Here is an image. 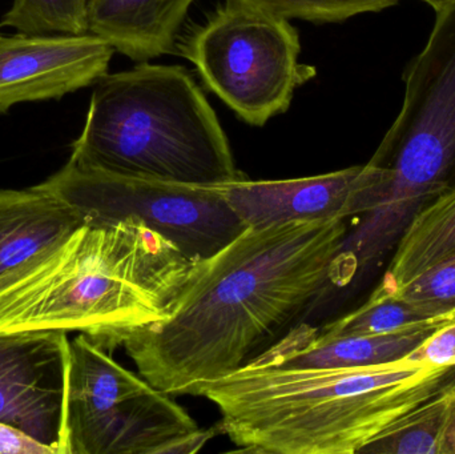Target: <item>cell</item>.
Segmentation results:
<instances>
[{
    "label": "cell",
    "instance_id": "obj_16",
    "mask_svg": "<svg viewBox=\"0 0 455 454\" xmlns=\"http://www.w3.org/2000/svg\"><path fill=\"white\" fill-rule=\"evenodd\" d=\"M360 453L455 454V380L398 418Z\"/></svg>",
    "mask_w": 455,
    "mask_h": 454
},
{
    "label": "cell",
    "instance_id": "obj_21",
    "mask_svg": "<svg viewBox=\"0 0 455 454\" xmlns=\"http://www.w3.org/2000/svg\"><path fill=\"white\" fill-rule=\"evenodd\" d=\"M403 360L432 367H455V320L435 331Z\"/></svg>",
    "mask_w": 455,
    "mask_h": 454
},
{
    "label": "cell",
    "instance_id": "obj_8",
    "mask_svg": "<svg viewBox=\"0 0 455 454\" xmlns=\"http://www.w3.org/2000/svg\"><path fill=\"white\" fill-rule=\"evenodd\" d=\"M35 187L68 205L83 223L140 219L192 260L211 258L246 229L218 186L116 175L68 159Z\"/></svg>",
    "mask_w": 455,
    "mask_h": 454
},
{
    "label": "cell",
    "instance_id": "obj_18",
    "mask_svg": "<svg viewBox=\"0 0 455 454\" xmlns=\"http://www.w3.org/2000/svg\"><path fill=\"white\" fill-rule=\"evenodd\" d=\"M92 0H13L0 27L21 35L90 34Z\"/></svg>",
    "mask_w": 455,
    "mask_h": 454
},
{
    "label": "cell",
    "instance_id": "obj_3",
    "mask_svg": "<svg viewBox=\"0 0 455 454\" xmlns=\"http://www.w3.org/2000/svg\"><path fill=\"white\" fill-rule=\"evenodd\" d=\"M200 264L140 219L83 223L0 288V331L80 332L109 352L168 317Z\"/></svg>",
    "mask_w": 455,
    "mask_h": 454
},
{
    "label": "cell",
    "instance_id": "obj_7",
    "mask_svg": "<svg viewBox=\"0 0 455 454\" xmlns=\"http://www.w3.org/2000/svg\"><path fill=\"white\" fill-rule=\"evenodd\" d=\"M208 88L240 119L262 127L288 111L297 88L315 79L299 63V31L291 20L227 0L180 45Z\"/></svg>",
    "mask_w": 455,
    "mask_h": 454
},
{
    "label": "cell",
    "instance_id": "obj_1",
    "mask_svg": "<svg viewBox=\"0 0 455 454\" xmlns=\"http://www.w3.org/2000/svg\"><path fill=\"white\" fill-rule=\"evenodd\" d=\"M347 221L246 228L203 259L168 317L123 341L139 373L171 396H196L256 359L329 282L341 283Z\"/></svg>",
    "mask_w": 455,
    "mask_h": 454
},
{
    "label": "cell",
    "instance_id": "obj_11",
    "mask_svg": "<svg viewBox=\"0 0 455 454\" xmlns=\"http://www.w3.org/2000/svg\"><path fill=\"white\" fill-rule=\"evenodd\" d=\"M376 184L368 165L289 180L241 178L218 186L246 228L297 221L347 220L373 205Z\"/></svg>",
    "mask_w": 455,
    "mask_h": 454
},
{
    "label": "cell",
    "instance_id": "obj_19",
    "mask_svg": "<svg viewBox=\"0 0 455 454\" xmlns=\"http://www.w3.org/2000/svg\"><path fill=\"white\" fill-rule=\"evenodd\" d=\"M277 18L339 23L361 13L381 12L400 0H235Z\"/></svg>",
    "mask_w": 455,
    "mask_h": 454
},
{
    "label": "cell",
    "instance_id": "obj_6",
    "mask_svg": "<svg viewBox=\"0 0 455 454\" xmlns=\"http://www.w3.org/2000/svg\"><path fill=\"white\" fill-rule=\"evenodd\" d=\"M80 333L69 341L59 454H192L215 436Z\"/></svg>",
    "mask_w": 455,
    "mask_h": 454
},
{
    "label": "cell",
    "instance_id": "obj_10",
    "mask_svg": "<svg viewBox=\"0 0 455 454\" xmlns=\"http://www.w3.org/2000/svg\"><path fill=\"white\" fill-rule=\"evenodd\" d=\"M114 45L95 34L0 35V114L60 99L108 74Z\"/></svg>",
    "mask_w": 455,
    "mask_h": 454
},
{
    "label": "cell",
    "instance_id": "obj_17",
    "mask_svg": "<svg viewBox=\"0 0 455 454\" xmlns=\"http://www.w3.org/2000/svg\"><path fill=\"white\" fill-rule=\"evenodd\" d=\"M455 320V311H435L421 304L374 290L360 308L321 327L329 336L389 335L422 328L443 327Z\"/></svg>",
    "mask_w": 455,
    "mask_h": 454
},
{
    "label": "cell",
    "instance_id": "obj_20",
    "mask_svg": "<svg viewBox=\"0 0 455 454\" xmlns=\"http://www.w3.org/2000/svg\"><path fill=\"white\" fill-rule=\"evenodd\" d=\"M390 295L443 314L455 311V255L427 269Z\"/></svg>",
    "mask_w": 455,
    "mask_h": 454
},
{
    "label": "cell",
    "instance_id": "obj_4",
    "mask_svg": "<svg viewBox=\"0 0 455 454\" xmlns=\"http://www.w3.org/2000/svg\"><path fill=\"white\" fill-rule=\"evenodd\" d=\"M95 85L71 146L75 164L189 186L243 178L218 115L183 67L143 61Z\"/></svg>",
    "mask_w": 455,
    "mask_h": 454
},
{
    "label": "cell",
    "instance_id": "obj_5",
    "mask_svg": "<svg viewBox=\"0 0 455 454\" xmlns=\"http://www.w3.org/2000/svg\"><path fill=\"white\" fill-rule=\"evenodd\" d=\"M405 85L403 108L368 163L377 180L373 207L345 237L341 263L352 276L455 184V4L437 12Z\"/></svg>",
    "mask_w": 455,
    "mask_h": 454
},
{
    "label": "cell",
    "instance_id": "obj_23",
    "mask_svg": "<svg viewBox=\"0 0 455 454\" xmlns=\"http://www.w3.org/2000/svg\"><path fill=\"white\" fill-rule=\"evenodd\" d=\"M422 2L429 4L435 11V13L455 4V0H422Z\"/></svg>",
    "mask_w": 455,
    "mask_h": 454
},
{
    "label": "cell",
    "instance_id": "obj_9",
    "mask_svg": "<svg viewBox=\"0 0 455 454\" xmlns=\"http://www.w3.org/2000/svg\"><path fill=\"white\" fill-rule=\"evenodd\" d=\"M69 340L63 331H0V423L60 450Z\"/></svg>",
    "mask_w": 455,
    "mask_h": 454
},
{
    "label": "cell",
    "instance_id": "obj_2",
    "mask_svg": "<svg viewBox=\"0 0 455 454\" xmlns=\"http://www.w3.org/2000/svg\"><path fill=\"white\" fill-rule=\"evenodd\" d=\"M455 380V367L405 360L358 368H283L251 360L196 396L243 452L355 454Z\"/></svg>",
    "mask_w": 455,
    "mask_h": 454
},
{
    "label": "cell",
    "instance_id": "obj_14",
    "mask_svg": "<svg viewBox=\"0 0 455 454\" xmlns=\"http://www.w3.org/2000/svg\"><path fill=\"white\" fill-rule=\"evenodd\" d=\"M195 0H92L90 32L117 52L147 61L171 52Z\"/></svg>",
    "mask_w": 455,
    "mask_h": 454
},
{
    "label": "cell",
    "instance_id": "obj_12",
    "mask_svg": "<svg viewBox=\"0 0 455 454\" xmlns=\"http://www.w3.org/2000/svg\"><path fill=\"white\" fill-rule=\"evenodd\" d=\"M422 328L389 335L329 336L312 325L291 328L256 357L262 364L283 368H358L403 362L435 331Z\"/></svg>",
    "mask_w": 455,
    "mask_h": 454
},
{
    "label": "cell",
    "instance_id": "obj_13",
    "mask_svg": "<svg viewBox=\"0 0 455 454\" xmlns=\"http://www.w3.org/2000/svg\"><path fill=\"white\" fill-rule=\"evenodd\" d=\"M83 221L60 200L31 187L0 191V288L44 259Z\"/></svg>",
    "mask_w": 455,
    "mask_h": 454
},
{
    "label": "cell",
    "instance_id": "obj_22",
    "mask_svg": "<svg viewBox=\"0 0 455 454\" xmlns=\"http://www.w3.org/2000/svg\"><path fill=\"white\" fill-rule=\"evenodd\" d=\"M0 453L56 454L55 450L37 442L20 429L0 423Z\"/></svg>",
    "mask_w": 455,
    "mask_h": 454
},
{
    "label": "cell",
    "instance_id": "obj_15",
    "mask_svg": "<svg viewBox=\"0 0 455 454\" xmlns=\"http://www.w3.org/2000/svg\"><path fill=\"white\" fill-rule=\"evenodd\" d=\"M455 255V184L411 219L377 290L395 292L411 280Z\"/></svg>",
    "mask_w": 455,
    "mask_h": 454
}]
</instances>
